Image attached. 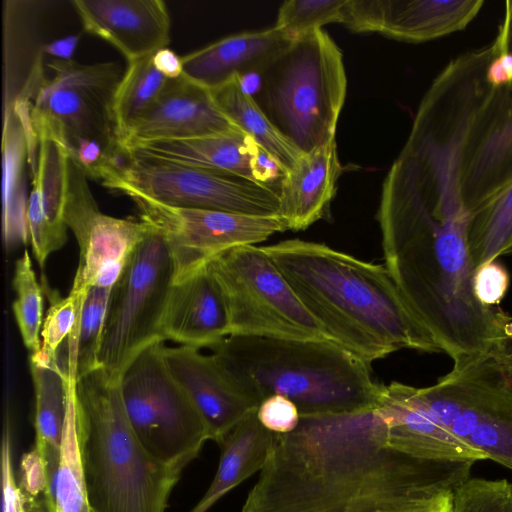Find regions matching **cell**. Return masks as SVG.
<instances>
[{
  "mask_svg": "<svg viewBox=\"0 0 512 512\" xmlns=\"http://www.w3.org/2000/svg\"><path fill=\"white\" fill-rule=\"evenodd\" d=\"M113 288L89 287L80 318L67 339L66 374L78 381L100 369L99 354Z\"/></svg>",
  "mask_w": 512,
  "mask_h": 512,
  "instance_id": "cell-32",
  "label": "cell"
},
{
  "mask_svg": "<svg viewBox=\"0 0 512 512\" xmlns=\"http://www.w3.org/2000/svg\"><path fill=\"white\" fill-rule=\"evenodd\" d=\"M468 213L512 182V85L493 88L476 114L461 157Z\"/></svg>",
  "mask_w": 512,
  "mask_h": 512,
  "instance_id": "cell-16",
  "label": "cell"
},
{
  "mask_svg": "<svg viewBox=\"0 0 512 512\" xmlns=\"http://www.w3.org/2000/svg\"><path fill=\"white\" fill-rule=\"evenodd\" d=\"M473 465L393 447L376 406L300 416L294 431L273 433L241 512H452Z\"/></svg>",
  "mask_w": 512,
  "mask_h": 512,
  "instance_id": "cell-1",
  "label": "cell"
},
{
  "mask_svg": "<svg viewBox=\"0 0 512 512\" xmlns=\"http://www.w3.org/2000/svg\"><path fill=\"white\" fill-rule=\"evenodd\" d=\"M63 218L79 246L74 278L88 287L113 288L150 231V226L141 220L102 213L89 187L88 176L70 158Z\"/></svg>",
  "mask_w": 512,
  "mask_h": 512,
  "instance_id": "cell-15",
  "label": "cell"
},
{
  "mask_svg": "<svg viewBox=\"0 0 512 512\" xmlns=\"http://www.w3.org/2000/svg\"><path fill=\"white\" fill-rule=\"evenodd\" d=\"M101 184L124 195L138 194L179 208L280 216V196L255 182L200 167L120 151Z\"/></svg>",
  "mask_w": 512,
  "mask_h": 512,
  "instance_id": "cell-12",
  "label": "cell"
},
{
  "mask_svg": "<svg viewBox=\"0 0 512 512\" xmlns=\"http://www.w3.org/2000/svg\"><path fill=\"white\" fill-rule=\"evenodd\" d=\"M507 270L496 260L478 266L473 274L472 285L476 298L484 305L498 306L509 286Z\"/></svg>",
  "mask_w": 512,
  "mask_h": 512,
  "instance_id": "cell-40",
  "label": "cell"
},
{
  "mask_svg": "<svg viewBox=\"0 0 512 512\" xmlns=\"http://www.w3.org/2000/svg\"><path fill=\"white\" fill-rule=\"evenodd\" d=\"M155 68L167 79H176L183 75L181 56L168 47L159 49L153 55Z\"/></svg>",
  "mask_w": 512,
  "mask_h": 512,
  "instance_id": "cell-44",
  "label": "cell"
},
{
  "mask_svg": "<svg viewBox=\"0 0 512 512\" xmlns=\"http://www.w3.org/2000/svg\"><path fill=\"white\" fill-rule=\"evenodd\" d=\"M164 358L205 421L210 440L219 443L257 411L258 407L232 383L212 354L191 346H165Z\"/></svg>",
  "mask_w": 512,
  "mask_h": 512,
  "instance_id": "cell-19",
  "label": "cell"
},
{
  "mask_svg": "<svg viewBox=\"0 0 512 512\" xmlns=\"http://www.w3.org/2000/svg\"><path fill=\"white\" fill-rule=\"evenodd\" d=\"M161 340L191 347H212L230 336L229 318L219 286L207 264L172 284L160 320Z\"/></svg>",
  "mask_w": 512,
  "mask_h": 512,
  "instance_id": "cell-22",
  "label": "cell"
},
{
  "mask_svg": "<svg viewBox=\"0 0 512 512\" xmlns=\"http://www.w3.org/2000/svg\"><path fill=\"white\" fill-rule=\"evenodd\" d=\"M71 4L84 29L113 45L127 62L170 42L171 20L162 0H73Z\"/></svg>",
  "mask_w": 512,
  "mask_h": 512,
  "instance_id": "cell-20",
  "label": "cell"
},
{
  "mask_svg": "<svg viewBox=\"0 0 512 512\" xmlns=\"http://www.w3.org/2000/svg\"><path fill=\"white\" fill-rule=\"evenodd\" d=\"M258 76L255 101L302 153L335 139L347 77L342 52L326 31L295 38Z\"/></svg>",
  "mask_w": 512,
  "mask_h": 512,
  "instance_id": "cell-7",
  "label": "cell"
},
{
  "mask_svg": "<svg viewBox=\"0 0 512 512\" xmlns=\"http://www.w3.org/2000/svg\"><path fill=\"white\" fill-rule=\"evenodd\" d=\"M467 240L474 269L512 250V182L469 213Z\"/></svg>",
  "mask_w": 512,
  "mask_h": 512,
  "instance_id": "cell-31",
  "label": "cell"
},
{
  "mask_svg": "<svg viewBox=\"0 0 512 512\" xmlns=\"http://www.w3.org/2000/svg\"><path fill=\"white\" fill-rule=\"evenodd\" d=\"M89 287L74 278L66 297L48 290L50 306L41 328V346L37 353L30 354L29 361L43 365L60 362L59 349L78 323L84 299Z\"/></svg>",
  "mask_w": 512,
  "mask_h": 512,
  "instance_id": "cell-35",
  "label": "cell"
},
{
  "mask_svg": "<svg viewBox=\"0 0 512 512\" xmlns=\"http://www.w3.org/2000/svg\"><path fill=\"white\" fill-rule=\"evenodd\" d=\"M76 380L68 377L67 410L56 480V512H91L78 433Z\"/></svg>",
  "mask_w": 512,
  "mask_h": 512,
  "instance_id": "cell-33",
  "label": "cell"
},
{
  "mask_svg": "<svg viewBox=\"0 0 512 512\" xmlns=\"http://www.w3.org/2000/svg\"><path fill=\"white\" fill-rule=\"evenodd\" d=\"M79 41V35H68L43 44L41 51L57 60H73Z\"/></svg>",
  "mask_w": 512,
  "mask_h": 512,
  "instance_id": "cell-45",
  "label": "cell"
},
{
  "mask_svg": "<svg viewBox=\"0 0 512 512\" xmlns=\"http://www.w3.org/2000/svg\"><path fill=\"white\" fill-rule=\"evenodd\" d=\"M20 487L32 498H38L46 489L44 466L38 451L33 448L24 454L21 461Z\"/></svg>",
  "mask_w": 512,
  "mask_h": 512,
  "instance_id": "cell-42",
  "label": "cell"
},
{
  "mask_svg": "<svg viewBox=\"0 0 512 512\" xmlns=\"http://www.w3.org/2000/svg\"><path fill=\"white\" fill-rule=\"evenodd\" d=\"M207 266L226 305L230 336L329 339L262 246L226 250Z\"/></svg>",
  "mask_w": 512,
  "mask_h": 512,
  "instance_id": "cell-10",
  "label": "cell"
},
{
  "mask_svg": "<svg viewBox=\"0 0 512 512\" xmlns=\"http://www.w3.org/2000/svg\"><path fill=\"white\" fill-rule=\"evenodd\" d=\"M483 0H347L343 25L407 42H424L464 29Z\"/></svg>",
  "mask_w": 512,
  "mask_h": 512,
  "instance_id": "cell-17",
  "label": "cell"
},
{
  "mask_svg": "<svg viewBox=\"0 0 512 512\" xmlns=\"http://www.w3.org/2000/svg\"><path fill=\"white\" fill-rule=\"evenodd\" d=\"M452 512H512V483L469 478L453 491Z\"/></svg>",
  "mask_w": 512,
  "mask_h": 512,
  "instance_id": "cell-38",
  "label": "cell"
},
{
  "mask_svg": "<svg viewBox=\"0 0 512 512\" xmlns=\"http://www.w3.org/2000/svg\"><path fill=\"white\" fill-rule=\"evenodd\" d=\"M262 247L328 338L365 362L403 348L442 352L384 264L301 239Z\"/></svg>",
  "mask_w": 512,
  "mask_h": 512,
  "instance_id": "cell-3",
  "label": "cell"
},
{
  "mask_svg": "<svg viewBox=\"0 0 512 512\" xmlns=\"http://www.w3.org/2000/svg\"><path fill=\"white\" fill-rule=\"evenodd\" d=\"M376 410L386 426L389 443L417 457L476 462L485 455L440 426L415 395V387L400 382L384 385Z\"/></svg>",
  "mask_w": 512,
  "mask_h": 512,
  "instance_id": "cell-21",
  "label": "cell"
},
{
  "mask_svg": "<svg viewBox=\"0 0 512 512\" xmlns=\"http://www.w3.org/2000/svg\"><path fill=\"white\" fill-rule=\"evenodd\" d=\"M12 286L16 294L12 311L22 341L31 354L37 353L41 346L44 299L28 250L15 263Z\"/></svg>",
  "mask_w": 512,
  "mask_h": 512,
  "instance_id": "cell-36",
  "label": "cell"
},
{
  "mask_svg": "<svg viewBox=\"0 0 512 512\" xmlns=\"http://www.w3.org/2000/svg\"><path fill=\"white\" fill-rule=\"evenodd\" d=\"M256 413L240 422L218 443L221 455L215 477L190 512H206L226 493L262 470L273 433L259 422Z\"/></svg>",
  "mask_w": 512,
  "mask_h": 512,
  "instance_id": "cell-28",
  "label": "cell"
},
{
  "mask_svg": "<svg viewBox=\"0 0 512 512\" xmlns=\"http://www.w3.org/2000/svg\"><path fill=\"white\" fill-rule=\"evenodd\" d=\"M210 91L225 115L274 156L287 172L297 164L303 153L272 124L243 87L240 77Z\"/></svg>",
  "mask_w": 512,
  "mask_h": 512,
  "instance_id": "cell-30",
  "label": "cell"
},
{
  "mask_svg": "<svg viewBox=\"0 0 512 512\" xmlns=\"http://www.w3.org/2000/svg\"><path fill=\"white\" fill-rule=\"evenodd\" d=\"M158 340L144 349L120 380L130 426L143 447L157 460L185 466L210 440L205 421L172 376Z\"/></svg>",
  "mask_w": 512,
  "mask_h": 512,
  "instance_id": "cell-11",
  "label": "cell"
},
{
  "mask_svg": "<svg viewBox=\"0 0 512 512\" xmlns=\"http://www.w3.org/2000/svg\"><path fill=\"white\" fill-rule=\"evenodd\" d=\"M347 0H288L277 14L275 26L292 39L322 29L330 23H343Z\"/></svg>",
  "mask_w": 512,
  "mask_h": 512,
  "instance_id": "cell-37",
  "label": "cell"
},
{
  "mask_svg": "<svg viewBox=\"0 0 512 512\" xmlns=\"http://www.w3.org/2000/svg\"><path fill=\"white\" fill-rule=\"evenodd\" d=\"M415 395L440 426L512 470V347L460 357Z\"/></svg>",
  "mask_w": 512,
  "mask_h": 512,
  "instance_id": "cell-9",
  "label": "cell"
},
{
  "mask_svg": "<svg viewBox=\"0 0 512 512\" xmlns=\"http://www.w3.org/2000/svg\"><path fill=\"white\" fill-rule=\"evenodd\" d=\"M236 131L242 130L217 105L211 91L181 75L167 80L157 100L128 130L119 148Z\"/></svg>",
  "mask_w": 512,
  "mask_h": 512,
  "instance_id": "cell-18",
  "label": "cell"
},
{
  "mask_svg": "<svg viewBox=\"0 0 512 512\" xmlns=\"http://www.w3.org/2000/svg\"><path fill=\"white\" fill-rule=\"evenodd\" d=\"M173 278L170 250L150 227L112 290L99 354V368L110 380L120 382L133 360L161 340L160 320Z\"/></svg>",
  "mask_w": 512,
  "mask_h": 512,
  "instance_id": "cell-13",
  "label": "cell"
},
{
  "mask_svg": "<svg viewBox=\"0 0 512 512\" xmlns=\"http://www.w3.org/2000/svg\"><path fill=\"white\" fill-rule=\"evenodd\" d=\"M499 49L495 38L444 67L424 94L398 156L410 167L421 194L437 207H465L462 151L469 128L493 89L486 71Z\"/></svg>",
  "mask_w": 512,
  "mask_h": 512,
  "instance_id": "cell-6",
  "label": "cell"
},
{
  "mask_svg": "<svg viewBox=\"0 0 512 512\" xmlns=\"http://www.w3.org/2000/svg\"><path fill=\"white\" fill-rule=\"evenodd\" d=\"M501 38V47L488 64L486 79L493 88L512 85V54L508 52L503 45Z\"/></svg>",
  "mask_w": 512,
  "mask_h": 512,
  "instance_id": "cell-43",
  "label": "cell"
},
{
  "mask_svg": "<svg viewBox=\"0 0 512 512\" xmlns=\"http://www.w3.org/2000/svg\"><path fill=\"white\" fill-rule=\"evenodd\" d=\"M255 145L256 141L245 132L236 131L186 140L153 141L126 150L255 182L252 172Z\"/></svg>",
  "mask_w": 512,
  "mask_h": 512,
  "instance_id": "cell-26",
  "label": "cell"
},
{
  "mask_svg": "<svg viewBox=\"0 0 512 512\" xmlns=\"http://www.w3.org/2000/svg\"><path fill=\"white\" fill-rule=\"evenodd\" d=\"M12 108L22 118L28 139L29 168L36 169L39 142L51 139L65 150L77 140H96L120 151L113 102L124 71L115 61L82 64L52 59ZM11 108V109H12Z\"/></svg>",
  "mask_w": 512,
  "mask_h": 512,
  "instance_id": "cell-8",
  "label": "cell"
},
{
  "mask_svg": "<svg viewBox=\"0 0 512 512\" xmlns=\"http://www.w3.org/2000/svg\"><path fill=\"white\" fill-rule=\"evenodd\" d=\"M69 155L51 139L39 142L37 165L28 196L27 223L33 230L51 229L67 239L63 213L67 192Z\"/></svg>",
  "mask_w": 512,
  "mask_h": 512,
  "instance_id": "cell-29",
  "label": "cell"
},
{
  "mask_svg": "<svg viewBox=\"0 0 512 512\" xmlns=\"http://www.w3.org/2000/svg\"><path fill=\"white\" fill-rule=\"evenodd\" d=\"M499 33L502 37L504 48L512 54V0L505 2L504 21Z\"/></svg>",
  "mask_w": 512,
  "mask_h": 512,
  "instance_id": "cell-46",
  "label": "cell"
},
{
  "mask_svg": "<svg viewBox=\"0 0 512 512\" xmlns=\"http://www.w3.org/2000/svg\"><path fill=\"white\" fill-rule=\"evenodd\" d=\"M35 395V449L45 471L44 499L48 512H56V480L67 410L68 376L61 363L29 361Z\"/></svg>",
  "mask_w": 512,
  "mask_h": 512,
  "instance_id": "cell-25",
  "label": "cell"
},
{
  "mask_svg": "<svg viewBox=\"0 0 512 512\" xmlns=\"http://www.w3.org/2000/svg\"><path fill=\"white\" fill-rule=\"evenodd\" d=\"M293 40L275 25L230 35L181 56L183 75L213 90L235 77L259 74Z\"/></svg>",
  "mask_w": 512,
  "mask_h": 512,
  "instance_id": "cell-23",
  "label": "cell"
},
{
  "mask_svg": "<svg viewBox=\"0 0 512 512\" xmlns=\"http://www.w3.org/2000/svg\"><path fill=\"white\" fill-rule=\"evenodd\" d=\"M384 265L414 314L452 360L512 347V317L473 291L469 213L435 211L397 158L377 212Z\"/></svg>",
  "mask_w": 512,
  "mask_h": 512,
  "instance_id": "cell-2",
  "label": "cell"
},
{
  "mask_svg": "<svg viewBox=\"0 0 512 512\" xmlns=\"http://www.w3.org/2000/svg\"><path fill=\"white\" fill-rule=\"evenodd\" d=\"M232 383L257 407L290 399L300 416L352 413L378 404L370 364L332 340L228 336L210 347Z\"/></svg>",
  "mask_w": 512,
  "mask_h": 512,
  "instance_id": "cell-4",
  "label": "cell"
},
{
  "mask_svg": "<svg viewBox=\"0 0 512 512\" xmlns=\"http://www.w3.org/2000/svg\"><path fill=\"white\" fill-rule=\"evenodd\" d=\"M2 508L1 512H48L45 503L27 495L17 484L11 447L10 418L7 415L3 428L1 448Z\"/></svg>",
  "mask_w": 512,
  "mask_h": 512,
  "instance_id": "cell-39",
  "label": "cell"
},
{
  "mask_svg": "<svg viewBox=\"0 0 512 512\" xmlns=\"http://www.w3.org/2000/svg\"><path fill=\"white\" fill-rule=\"evenodd\" d=\"M259 422L270 432L287 434L294 431L300 421L297 406L288 398L273 395L266 398L257 409Z\"/></svg>",
  "mask_w": 512,
  "mask_h": 512,
  "instance_id": "cell-41",
  "label": "cell"
},
{
  "mask_svg": "<svg viewBox=\"0 0 512 512\" xmlns=\"http://www.w3.org/2000/svg\"><path fill=\"white\" fill-rule=\"evenodd\" d=\"M153 55L128 61L117 87L113 114L119 144L132 125L154 104L167 83L168 79L155 68Z\"/></svg>",
  "mask_w": 512,
  "mask_h": 512,
  "instance_id": "cell-34",
  "label": "cell"
},
{
  "mask_svg": "<svg viewBox=\"0 0 512 512\" xmlns=\"http://www.w3.org/2000/svg\"><path fill=\"white\" fill-rule=\"evenodd\" d=\"M2 119V236L5 247L10 249L26 244L29 237L26 193L29 147L20 115L12 108Z\"/></svg>",
  "mask_w": 512,
  "mask_h": 512,
  "instance_id": "cell-27",
  "label": "cell"
},
{
  "mask_svg": "<svg viewBox=\"0 0 512 512\" xmlns=\"http://www.w3.org/2000/svg\"><path fill=\"white\" fill-rule=\"evenodd\" d=\"M342 166L335 139L303 153L281 184L280 216L288 230L300 231L325 217Z\"/></svg>",
  "mask_w": 512,
  "mask_h": 512,
  "instance_id": "cell-24",
  "label": "cell"
},
{
  "mask_svg": "<svg viewBox=\"0 0 512 512\" xmlns=\"http://www.w3.org/2000/svg\"><path fill=\"white\" fill-rule=\"evenodd\" d=\"M78 433L91 512H165L184 468L154 458L128 421L120 382L101 369L76 384Z\"/></svg>",
  "mask_w": 512,
  "mask_h": 512,
  "instance_id": "cell-5",
  "label": "cell"
},
{
  "mask_svg": "<svg viewBox=\"0 0 512 512\" xmlns=\"http://www.w3.org/2000/svg\"><path fill=\"white\" fill-rule=\"evenodd\" d=\"M140 220L165 240L173 260V283L204 267L214 256L244 245H256L288 230L282 216H258L220 210L167 206L138 194L127 195Z\"/></svg>",
  "mask_w": 512,
  "mask_h": 512,
  "instance_id": "cell-14",
  "label": "cell"
}]
</instances>
